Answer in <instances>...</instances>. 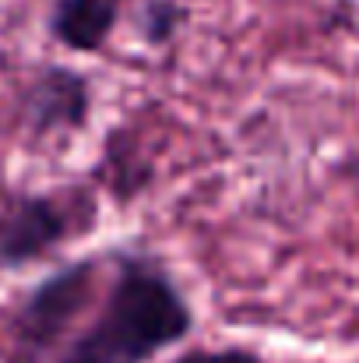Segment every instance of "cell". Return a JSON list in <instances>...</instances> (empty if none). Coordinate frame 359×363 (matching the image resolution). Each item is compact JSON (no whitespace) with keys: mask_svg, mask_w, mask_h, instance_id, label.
I'll use <instances>...</instances> for the list:
<instances>
[{"mask_svg":"<svg viewBox=\"0 0 359 363\" xmlns=\"http://www.w3.org/2000/svg\"><path fill=\"white\" fill-rule=\"evenodd\" d=\"M113 275L92 321L57 363H152L194 335L198 314L166 261L144 247H117Z\"/></svg>","mask_w":359,"mask_h":363,"instance_id":"6da1fadb","label":"cell"},{"mask_svg":"<svg viewBox=\"0 0 359 363\" xmlns=\"http://www.w3.org/2000/svg\"><path fill=\"white\" fill-rule=\"evenodd\" d=\"M106 257H74L46 272L0 314V363H57L96 303Z\"/></svg>","mask_w":359,"mask_h":363,"instance_id":"7a4b0ae2","label":"cell"},{"mask_svg":"<svg viewBox=\"0 0 359 363\" xmlns=\"http://www.w3.org/2000/svg\"><path fill=\"white\" fill-rule=\"evenodd\" d=\"M99 226V198L89 184H60L50 191H4L0 194V275L25 272L50 261L71 240Z\"/></svg>","mask_w":359,"mask_h":363,"instance_id":"3957f363","label":"cell"},{"mask_svg":"<svg viewBox=\"0 0 359 363\" xmlns=\"http://www.w3.org/2000/svg\"><path fill=\"white\" fill-rule=\"evenodd\" d=\"M92 110H96L92 78L57 60L32 67L14 99L18 130L35 145L71 141L85 134L92 123Z\"/></svg>","mask_w":359,"mask_h":363,"instance_id":"277c9868","label":"cell"},{"mask_svg":"<svg viewBox=\"0 0 359 363\" xmlns=\"http://www.w3.org/2000/svg\"><path fill=\"white\" fill-rule=\"evenodd\" d=\"M123 0H53L46 14V32L57 46L96 57L106 50L120 25Z\"/></svg>","mask_w":359,"mask_h":363,"instance_id":"5b68a950","label":"cell"},{"mask_svg":"<svg viewBox=\"0 0 359 363\" xmlns=\"http://www.w3.org/2000/svg\"><path fill=\"white\" fill-rule=\"evenodd\" d=\"M96 173L117 205H130L134 198H141L155 184L159 166H155L152 152L144 148L141 134L127 123H117L103 138V155H99Z\"/></svg>","mask_w":359,"mask_h":363,"instance_id":"8992f818","label":"cell"},{"mask_svg":"<svg viewBox=\"0 0 359 363\" xmlns=\"http://www.w3.org/2000/svg\"><path fill=\"white\" fill-rule=\"evenodd\" d=\"M187 21H190V7L180 0H141L134 11V32L152 50L173 46L187 28Z\"/></svg>","mask_w":359,"mask_h":363,"instance_id":"52a82bcc","label":"cell"},{"mask_svg":"<svg viewBox=\"0 0 359 363\" xmlns=\"http://www.w3.org/2000/svg\"><path fill=\"white\" fill-rule=\"evenodd\" d=\"M169 363H264V357L250 346H190Z\"/></svg>","mask_w":359,"mask_h":363,"instance_id":"ba28073f","label":"cell"},{"mask_svg":"<svg viewBox=\"0 0 359 363\" xmlns=\"http://www.w3.org/2000/svg\"><path fill=\"white\" fill-rule=\"evenodd\" d=\"M335 173H338V180H346L353 191H359V152H349V155L338 162Z\"/></svg>","mask_w":359,"mask_h":363,"instance_id":"9c48e42d","label":"cell"}]
</instances>
